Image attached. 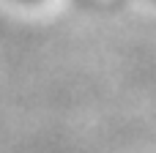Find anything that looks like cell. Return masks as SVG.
Wrapping results in <instances>:
<instances>
[{
	"label": "cell",
	"mask_w": 156,
	"mask_h": 153,
	"mask_svg": "<svg viewBox=\"0 0 156 153\" xmlns=\"http://www.w3.org/2000/svg\"><path fill=\"white\" fill-rule=\"evenodd\" d=\"M19 3H38V0H19Z\"/></svg>",
	"instance_id": "cell-1"
}]
</instances>
